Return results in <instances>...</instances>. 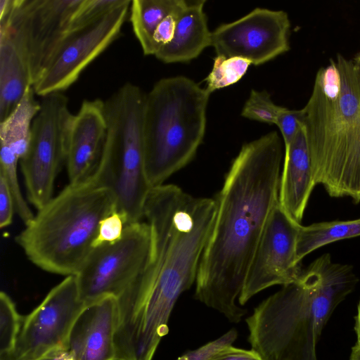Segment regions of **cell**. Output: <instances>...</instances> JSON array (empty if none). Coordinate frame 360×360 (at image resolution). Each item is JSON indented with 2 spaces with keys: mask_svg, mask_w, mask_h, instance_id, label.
I'll return each instance as SVG.
<instances>
[{
  "mask_svg": "<svg viewBox=\"0 0 360 360\" xmlns=\"http://www.w3.org/2000/svg\"><path fill=\"white\" fill-rule=\"evenodd\" d=\"M185 4V0L131 1L130 21L144 55H155L153 37L156 28L165 17Z\"/></svg>",
  "mask_w": 360,
  "mask_h": 360,
  "instance_id": "cell-20",
  "label": "cell"
},
{
  "mask_svg": "<svg viewBox=\"0 0 360 360\" xmlns=\"http://www.w3.org/2000/svg\"><path fill=\"white\" fill-rule=\"evenodd\" d=\"M207 360H262L252 349H245L233 347H225L216 352Z\"/></svg>",
  "mask_w": 360,
  "mask_h": 360,
  "instance_id": "cell-31",
  "label": "cell"
},
{
  "mask_svg": "<svg viewBox=\"0 0 360 360\" xmlns=\"http://www.w3.org/2000/svg\"><path fill=\"white\" fill-rule=\"evenodd\" d=\"M352 60L360 72V50L355 54L354 57L352 58Z\"/></svg>",
  "mask_w": 360,
  "mask_h": 360,
  "instance_id": "cell-36",
  "label": "cell"
},
{
  "mask_svg": "<svg viewBox=\"0 0 360 360\" xmlns=\"http://www.w3.org/2000/svg\"><path fill=\"white\" fill-rule=\"evenodd\" d=\"M312 176L333 198L360 202V72L338 53L316 72L302 108Z\"/></svg>",
  "mask_w": 360,
  "mask_h": 360,
  "instance_id": "cell-3",
  "label": "cell"
},
{
  "mask_svg": "<svg viewBox=\"0 0 360 360\" xmlns=\"http://www.w3.org/2000/svg\"><path fill=\"white\" fill-rule=\"evenodd\" d=\"M15 212L14 200L5 176L0 173V228L9 226Z\"/></svg>",
  "mask_w": 360,
  "mask_h": 360,
  "instance_id": "cell-30",
  "label": "cell"
},
{
  "mask_svg": "<svg viewBox=\"0 0 360 360\" xmlns=\"http://www.w3.org/2000/svg\"><path fill=\"white\" fill-rule=\"evenodd\" d=\"M146 94L123 84L104 101L107 134L102 156L90 177L115 194L127 224L141 221L152 188L146 176L143 131Z\"/></svg>",
  "mask_w": 360,
  "mask_h": 360,
  "instance_id": "cell-6",
  "label": "cell"
},
{
  "mask_svg": "<svg viewBox=\"0 0 360 360\" xmlns=\"http://www.w3.org/2000/svg\"><path fill=\"white\" fill-rule=\"evenodd\" d=\"M117 301L105 296L84 306L68 338V352L75 360H115V333Z\"/></svg>",
  "mask_w": 360,
  "mask_h": 360,
  "instance_id": "cell-15",
  "label": "cell"
},
{
  "mask_svg": "<svg viewBox=\"0 0 360 360\" xmlns=\"http://www.w3.org/2000/svg\"><path fill=\"white\" fill-rule=\"evenodd\" d=\"M107 134L104 101H83L70 124L66 158L69 184L86 181L101 160Z\"/></svg>",
  "mask_w": 360,
  "mask_h": 360,
  "instance_id": "cell-14",
  "label": "cell"
},
{
  "mask_svg": "<svg viewBox=\"0 0 360 360\" xmlns=\"http://www.w3.org/2000/svg\"><path fill=\"white\" fill-rule=\"evenodd\" d=\"M117 210L113 192L91 178L68 184L37 210L15 241L43 271L76 275L93 250L100 221Z\"/></svg>",
  "mask_w": 360,
  "mask_h": 360,
  "instance_id": "cell-4",
  "label": "cell"
},
{
  "mask_svg": "<svg viewBox=\"0 0 360 360\" xmlns=\"http://www.w3.org/2000/svg\"><path fill=\"white\" fill-rule=\"evenodd\" d=\"M250 65L249 60L243 58L216 56L212 69L205 79V89L212 94L236 84L245 75Z\"/></svg>",
  "mask_w": 360,
  "mask_h": 360,
  "instance_id": "cell-22",
  "label": "cell"
},
{
  "mask_svg": "<svg viewBox=\"0 0 360 360\" xmlns=\"http://www.w3.org/2000/svg\"><path fill=\"white\" fill-rule=\"evenodd\" d=\"M354 330L357 338L356 343L360 344V300L357 307V314L355 317Z\"/></svg>",
  "mask_w": 360,
  "mask_h": 360,
  "instance_id": "cell-32",
  "label": "cell"
},
{
  "mask_svg": "<svg viewBox=\"0 0 360 360\" xmlns=\"http://www.w3.org/2000/svg\"><path fill=\"white\" fill-rule=\"evenodd\" d=\"M357 236H360V218L301 225L297 243V260L301 262L308 254L326 245Z\"/></svg>",
  "mask_w": 360,
  "mask_h": 360,
  "instance_id": "cell-21",
  "label": "cell"
},
{
  "mask_svg": "<svg viewBox=\"0 0 360 360\" xmlns=\"http://www.w3.org/2000/svg\"><path fill=\"white\" fill-rule=\"evenodd\" d=\"M186 4V1L183 7L165 17L156 28L153 37L155 55L162 46L168 44L172 40L179 15Z\"/></svg>",
  "mask_w": 360,
  "mask_h": 360,
  "instance_id": "cell-29",
  "label": "cell"
},
{
  "mask_svg": "<svg viewBox=\"0 0 360 360\" xmlns=\"http://www.w3.org/2000/svg\"><path fill=\"white\" fill-rule=\"evenodd\" d=\"M82 0H12L0 13L27 56L32 86Z\"/></svg>",
  "mask_w": 360,
  "mask_h": 360,
  "instance_id": "cell-10",
  "label": "cell"
},
{
  "mask_svg": "<svg viewBox=\"0 0 360 360\" xmlns=\"http://www.w3.org/2000/svg\"><path fill=\"white\" fill-rule=\"evenodd\" d=\"M281 139L270 131L244 144L215 200L214 225L201 256L195 297L238 323V299L269 215L278 202Z\"/></svg>",
  "mask_w": 360,
  "mask_h": 360,
  "instance_id": "cell-1",
  "label": "cell"
},
{
  "mask_svg": "<svg viewBox=\"0 0 360 360\" xmlns=\"http://www.w3.org/2000/svg\"><path fill=\"white\" fill-rule=\"evenodd\" d=\"M300 226L278 201L269 215L248 270L238 299L240 305L268 288L283 286L299 278L303 270L297 258Z\"/></svg>",
  "mask_w": 360,
  "mask_h": 360,
  "instance_id": "cell-12",
  "label": "cell"
},
{
  "mask_svg": "<svg viewBox=\"0 0 360 360\" xmlns=\"http://www.w3.org/2000/svg\"><path fill=\"white\" fill-rule=\"evenodd\" d=\"M302 124V109L290 110L283 107L277 117L276 125L281 131L285 150L290 146Z\"/></svg>",
  "mask_w": 360,
  "mask_h": 360,
  "instance_id": "cell-28",
  "label": "cell"
},
{
  "mask_svg": "<svg viewBox=\"0 0 360 360\" xmlns=\"http://www.w3.org/2000/svg\"><path fill=\"white\" fill-rule=\"evenodd\" d=\"M28 149L20 161L27 200L37 210L53 197L56 176L66 162L73 114L62 93L42 97Z\"/></svg>",
  "mask_w": 360,
  "mask_h": 360,
  "instance_id": "cell-7",
  "label": "cell"
},
{
  "mask_svg": "<svg viewBox=\"0 0 360 360\" xmlns=\"http://www.w3.org/2000/svg\"><path fill=\"white\" fill-rule=\"evenodd\" d=\"M55 360H75L70 352L66 350L61 352L56 358Z\"/></svg>",
  "mask_w": 360,
  "mask_h": 360,
  "instance_id": "cell-35",
  "label": "cell"
},
{
  "mask_svg": "<svg viewBox=\"0 0 360 360\" xmlns=\"http://www.w3.org/2000/svg\"><path fill=\"white\" fill-rule=\"evenodd\" d=\"M32 86L27 89L16 108L0 122V167H18L30 141L33 120L40 110Z\"/></svg>",
  "mask_w": 360,
  "mask_h": 360,
  "instance_id": "cell-19",
  "label": "cell"
},
{
  "mask_svg": "<svg viewBox=\"0 0 360 360\" xmlns=\"http://www.w3.org/2000/svg\"><path fill=\"white\" fill-rule=\"evenodd\" d=\"M314 184L310 154L303 124L284 150L278 201L284 211L301 224Z\"/></svg>",
  "mask_w": 360,
  "mask_h": 360,
  "instance_id": "cell-16",
  "label": "cell"
},
{
  "mask_svg": "<svg viewBox=\"0 0 360 360\" xmlns=\"http://www.w3.org/2000/svg\"><path fill=\"white\" fill-rule=\"evenodd\" d=\"M63 351H66L65 349H58V350H54L51 352H50L49 354H46V356L37 359V360H55L56 356L61 352H63Z\"/></svg>",
  "mask_w": 360,
  "mask_h": 360,
  "instance_id": "cell-34",
  "label": "cell"
},
{
  "mask_svg": "<svg viewBox=\"0 0 360 360\" xmlns=\"http://www.w3.org/2000/svg\"><path fill=\"white\" fill-rule=\"evenodd\" d=\"M358 282L352 266L319 257L246 319L251 349L262 360H318L324 326Z\"/></svg>",
  "mask_w": 360,
  "mask_h": 360,
  "instance_id": "cell-2",
  "label": "cell"
},
{
  "mask_svg": "<svg viewBox=\"0 0 360 360\" xmlns=\"http://www.w3.org/2000/svg\"><path fill=\"white\" fill-rule=\"evenodd\" d=\"M282 108L273 102L266 91L252 89L243 107L241 116L268 124H276Z\"/></svg>",
  "mask_w": 360,
  "mask_h": 360,
  "instance_id": "cell-24",
  "label": "cell"
},
{
  "mask_svg": "<svg viewBox=\"0 0 360 360\" xmlns=\"http://www.w3.org/2000/svg\"><path fill=\"white\" fill-rule=\"evenodd\" d=\"M205 1H186L179 15L174 36L155 55L165 63H185L197 58L211 46L212 31L204 11Z\"/></svg>",
  "mask_w": 360,
  "mask_h": 360,
  "instance_id": "cell-17",
  "label": "cell"
},
{
  "mask_svg": "<svg viewBox=\"0 0 360 360\" xmlns=\"http://www.w3.org/2000/svg\"><path fill=\"white\" fill-rule=\"evenodd\" d=\"M210 94L182 75L162 78L146 94L145 169L152 188L164 184L193 159L205 134Z\"/></svg>",
  "mask_w": 360,
  "mask_h": 360,
  "instance_id": "cell-5",
  "label": "cell"
},
{
  "mask_svg": "<svg viewBox=\"0 0 360 360\" xmlns=\"http://www.w3.org/2000/svg\"><path fill=\"white\" fill-rule=\"evenodd\" d=\"M290 21L284 11L256 8L212 31L216 55L264 64L290 50Z\"/></svg>",
  "mask_w": 360,
  "mask_h": 360,
  "instance_id": "cell-13",
  "label": "cell"
},
{
  "mask_svg": "<svg viewBox=\"0 0 360 360\" xmlns=\"http://www.w3.org/2000/svg\"><path fill=\"white\" fill-rule=\"evenodd\" d=\"M85 305L76 276H66L22 317L14 349L6 360H37L54 350H68L70 330Z\"/></svg>",
  "mask_w": 360,
  "mask_h": 360,
  "instance_id": "cell-11",
  "label": "cell"
},
{
  "mask_svg": "<svg viewBox=\"0 0 360 360\" xmlns=\"http://www.w3.org/2000/svg\"><path fill=\"white\" fill-rule=\"evenodd\" d=\"M128 0H82L73 14L66 32L86 27L122 6Z\"/></svg>",
  "mask_w": 360,
  "mask_h": 360,
  "instance_id": "cell-25",
  "label": "cell"
},
{
  "mask_svg": "<svg viewBox=\"0 0 360 360\" xmlns=\"http://www.w3.org/2000/svg\"><path fill=\"white\" fill-rule=\"evenodd\" d=\"M131 2L128 0L86 27L66 32L32 86L35 94L44 97L62 93L72 86L83 70L119 37Z\"/></svg>",
  "mask_w": 360,
  "mask_h": 360,
  "instance_id": "cell-9",
  "label": "cell"
},
{
  "mask_svg": "<svg viewBox=\"0 0 360 360\" xmlns=\"http://www.w3.org/2000/svg\"><path fill=\"white\" fill-rule=\"evenodd\" d=\"M32 86L26 55L20 44L6 29H0V122L18 106Z\"/></svg>",
  "mask_w": 360,
  "mask_h": 360,
  "instance_id": "cell-18",
  "label": "cell"
},
{
  "mask_svg": "<svg viewBox=\"0 0 360 360\" xmlns=\"http://www.w3.org/2000/svg\"><path fill=\"white\" fill-rule=\"evenodd\" d=\"M126 224L125 218L117 210L105 217L99 223L93 248L119 240L123 236Z\"/></svg>",
  "mask_w": 360,
  "mask_h": 360,
  "instance_id": "cell-26",
  "label": "cell"
},
{
  "mask_svg": "<svg viewBox=\"0 0 360 360\" xmlns=\"http://www.w3.org/2000/svg\"><path fill=\"white\" fill-rule=\"evenodd\" d=\"M153 238L146 221L126 224L115 243L93 248L75 275L80 299L86 305L105 296L117 297L147 267Z\"/></svg>",
  "mask_w": 360,
  "mask_h": 360,
  "instance_id": "cell-8",
  "label": "cell"
},
{
  "mask_svg": "<svg viewBox=\"0 0 360 360\" xmlns=\"http://www.w3.org/2000/svg\"><path fill=\"white\" fill-rule=\"evenodd\" d=\"M20 316L10 296L0 292V360H6L13 352L20 329Z\"/></svg>",
  "mask_w": 360,
  "mask_h": 360,
  "instance_id": "cell-23",
  "label": "cell"
},
{
  "mask_svg": "<svg viewBox=\"0 0 360 360\" xmlns=\"http://www.w3.org/2000/svg\"><path fill=\"white\" fill-rule=\"evenodd\" d=\"M349 360H360V344L356 343L352 347Z\"/></svg>",
  "mask_w": 360,
  "mask_h": 360,
  "instance_id": "cell-33",
  "label": "cell"
},
{
  "mask_svg": "<svg viewBox=\"0 0 360 360\" xmlns=\"http://www.w3.org/2000/svg\"><path fill=\"white\" fill-rule=\"evenodd\" d=\"M238 337L236 330L232 328L221 336L208 342L200 347L189 350L176 360H207L219 349L233 345Z\"/></svg>",
  "mask_w": 360,
  "mask_h": 360,
  "instance_id": "cell-27",
  "label": "cell"
}]
</instances>
